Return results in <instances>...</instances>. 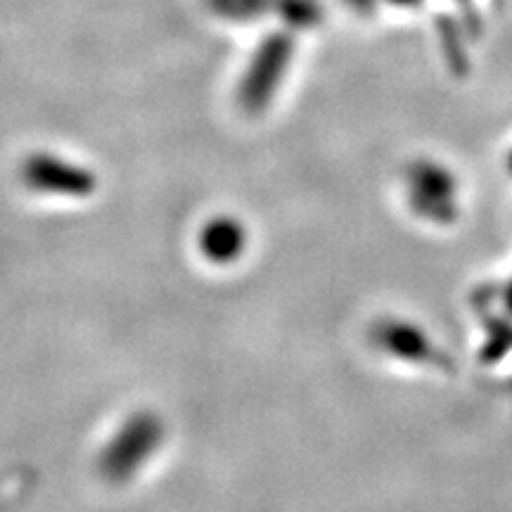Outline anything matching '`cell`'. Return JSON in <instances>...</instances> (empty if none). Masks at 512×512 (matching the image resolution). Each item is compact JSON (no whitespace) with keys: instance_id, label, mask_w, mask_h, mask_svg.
<instances>
[{"instance_id":"52a82bcc","label":"cell","mask_w":512,"mask_h":512,"mask_svg":"<svg viewBox=\"0 0 512 512\" xmlns=\"http://www.w3.org/2000/svg\"><path fill=\"white\" fill-rule=\"evenodd\" d=\"M347 3H349L351 8H354L356 12H370V10L375 8L377 0H347Z\"/></svg>"},{"instance_id":"8992f818","label":"cell","mask_w":512,"mask_h":512,"mask_svg":"<svg viewBox=\"0 0 512 512\" xmlns=\"http://www.w3.org/2000/svg\"><path fill=\"white\" fill-rule=\"evenodd\" d=\"M249 245V230L238 216L219 214L204 221L197 235V249L209 264L228 266L242 259Z\"/></svg>"},{"instance_id":"9c48e42d","label":"cell","mask_w":512,"mask_h":512,"mask_svg":"<svg viewBox=\"0 0 512 512\" xmlns=\"http://www.w3.org/2000/svg\"><path fill=\"white\" fill-rule=\"evenodd\" d=\"M503 299H505V306H508V309L512 311V278H510L508 287H505V294H503Z\"/></svg>"},{"instance_id":"7a4b0ae2","label":"cell","mask_w":512,"mask_h":512,"mask_svg":"<svg viewBox=\"0 0 512 512\" xmlns=\"http://www.w3.org/2000/svg\"><path fill=\"white\" fill-rule=\"evenodd\" d=\"M408 207L418 219L434 226H451L460 214L458 176L437 159H415L406 169Z\"/></svg>"},{"instance_id":"5b68a950","label":"cell","mask_w":512,"mask_h":512,"mask_svg":"<svg viewBox=\"0 0 512 512\" xmlns=\"http://www.w3.org/2000/svg\"><path fill=\"white\" fill-rule=\"evenodd\" d=\"M370 342L382 354L396 358V361L413 363V366L446 368L448 358L444 356L432 337L420 325L406 318H382L370 330Z\"/></svg>"},{"instance_id":"6da1fadb","label":"cell","mask_w":512,"mask_h":512,"mask_svg":"<svg viewBox=\"0 0 512 512\" xmlns=\"http://www.w3.org/2000/svg\"><path fill=\"white\" fill-rule=\"evenodd\" d=\"M164 434V422L157 413L138 411L128 415L102 448L100 475L112 484H126L159 451Z\"/></svg>"},{"instance_id":"30bf717a","label":"cell","mask_w":512,"mask_h":512,"mask_svg":"<svg viewBox=\"0 0 512 512\" xmlns=\"http://www.w3.org/2000/svg\"><path fill=\"white\" fill-rule=\"evenodd\" d=\"M508 169H510V174H512V152H510V157H508Z\"/></svg>"},{"instance_id":"277c9868","label":"cell","mask_w":512,"mask_h":512,"mask_svg":"<svg viewBox=\"0 0 512 512\" xmlns=\"http://www.w3.org/2000/svg\"><path fill=\"white\" fill-rule=\"evenodd\" d=\"M22 181L38 195L72 197V200L93 195L95 188H98V178L86 166L50 155V152H34V155L24 159Z\"/></svg>"},{"instance_id":"ba28073f","label":"cell","mask_w":512,"mask_h":512,"mask_svg":"<svg viewBox=\"0 0 512 512\" xmlns=\"http://www.w3.org/2000/svg\"><path fill=\"white\" fill-rule=\"evenodd\" d=\"M384 3L394 5V8H401V10H411V8H420L422 0H384Z\"/></svg>"},{"instance_id":"3957f363","label":"cell","mask_w":512,"mask_h":512,"mask_svg":"<svg viewBox=\"0 0 512 512\" xmlns=\"http://www.w3.org/2000/svg\"><path fill=\"white\" fill-rule=\"evenodd\" d=\"M294 57V41L287 34L268 36L252 55L245 76L238 86V102L249 114L264 112L271 105Z\"/></svg>"}]
</instances>
